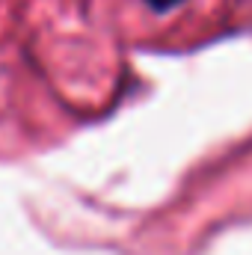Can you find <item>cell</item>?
<instances>
[{"mask_svg":"<svg viewBox=\"0 0 252 255\" xmlns=\"http://www.w3.org/2000/svg\"><path fill=\"white\" fill-rule=\"evenodd\" d=\"M178 3H181V0H148V6H151V9H160V12H163V9L178 6Z\"/></svg>","mask_w":252,"mask_h":255,"instance_id":"obj_1","label":"cell"}]
</instances>
